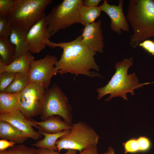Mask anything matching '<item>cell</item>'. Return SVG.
I'll use <instances>...</instances> for the list:
<instances>
[{
    "instance_id": "obj_1",
    "label": "cell",
    "mask_w": 154,
    "mask_h": 154,
    "mask_svg": "<svg viewBox=\"0 0 154 154\" xmlns=\"http://www.w3.org/2000/svg\"><path fill=\"white\" fill-rule=\"evenodd\" d=\"M45 43L49 47H59L63 49L61 58L55 65L58 73L62 74L70 73L76 76L83 74L90 77L101 76L99 74L90 71L92 69L99 70L94 57L96 52L90 49L82 42L81 35L69 42H55L47 39Z\"/></svg>"
},
{
    "instance_id": "obj_2",
    "label": "cell",
    "mask_w": 154,
    "mask_h": 154,
    "mask_svg": "<svg viewBox=\"0 0 154 154\" xmlns=\"http://www.w3.org/2000/svg\"><path fill=\"white\" fill-rule=\"evenodd\" d=\"M126 17L133 31L129 41L132 48L154 37V0H129Z\"/></svg>"
},
{
    "instance_id": "obj_3",
    "label": "cell",
    "mask_w": 154,
    "mask_h": 154,
    "mask_svg": "<svg viewBox=\"0 0 154 154\" xmlns=\"http://www.w3.org/2000/svg\"><path fill=\"white\" fill-rule=\"evenodd\" d=\"M133 63L132 58H125L120 62L115 64L116 71L108 83L104 86L98 88L97 99L99 100L107 94L109 96L105 101L110 100L113 98L120 97L124 99L128 100L126 94L131 93V95L134 94L135 89L142 87L144 85L153 82L141 83L136 76L135 73L128 74L129 68Z\"/></svg>"
},
{
    "instance_id": "obj_4",
    "label": "cell",
    "mask_w": 154,
    "mask_h": 154,
    "mask_svg": "<svg viewBox=\"0 0 154 154\" xmlns=\"http://www.w3.org/2000/svg\"><path fill=\"white\" fill-rule=\"evenodd\" d=\"M51 0H15L14 6L7 17L13 27L27 32L46 16L45 11Z\"/></svg>"
},
{
    "instance_id": "obj_5",
    "label": "cell",
    "mask_w": 154,
    "mask_h": 154,
    "mask_svg": "<svg viewBox=\"0 0 154 154\" xmlns=\"http://www.w3.org/2000/svg\"><path fill=\"white\" fill-rule=\"evenodd\" d=\"M83 0H64L44 18L50 36L60 30L80 23L79 10Z\"/></svg>"
},
{
    "instance_id": "obj_6",
    "label": "cell",
    "mask_w": 154,
    "mask_h": 154,
    "mask_svg": "<svg viewBox=\"0 0 154 154\" xmlns=\"http://www.w3.org/2000/svg\"><path fill=\"white\" fill-rule=\"evenodd\" d=\"M72 126L70 132L56 141L59 152L62 149H73L81 152L98 144L100 137L88 124L80 121L72 124Z\"/></svg>"
},
{
    "instance_id": "obj_7",
    "label": "cell",
    "mask_w": 154,
    "mask_h": 154,
    "mask_svg": "<svg viewBox=\"0 0 154 154\" xmlns=\"http://www.w3.org/2000/svg\"><path fill=\"white\" fill-rule=\"evenodd\" d=\"M72 112V108L68 98L56 84L45 90L40 115L42 121L51 116H58L72 125L73 124Z\"/></svg>"
},
{
    "instance_id": "obj_8",
    "label": "cell",
    "mask_w": 154,
    "mask_h": 154,
    "mask_svg": "<svg viewBox=\"0 0 154 154\" xmlns=\"http://www.w3.org/2000/svg\"><path fill=\"white\" fill-rule=\"evenodd\" d=\"M45 90L41 84L30 82L18 94L20 110L27 118L29 119L40 114L42 102Z\"/></svg>"
},
{
    "instance_id": "obj_9",
    "label": "cell",
    "mask_w": 154,
    "mask_h": 154,
    "mask_svg": "<svg viewBox=\"0 0 154 154\" xmlns=\"http://www.w3.org/2000/svg\"><path fill=\"white\" fill-rule=\"evenodd\" d=\"M57 61L56 56L49 55L40 59L33 60L29 72L30 82L40 84L45 90L48 89L52 78L58 73L54 66Z\"/></svg>"
},
{
    "instance_id": "obj_10",
    "label": "cell",
    "mask_w": 154,
    "mask_h": 154,
    "mask_svg": "<svg viewBox=\"0 0 154 154\" xmlns=\"http://www.w3.org/2000/svg\"><path fill=\"white\" fill-rule=\"evenodd\" d=\"M123 0L119 1L118 4L111 5L108 1L104 0L102 5L99 6L102 11L106 13L110 19V27L111 30L120 35L122 31L128 32L129 31L128 22L124 14Z\"/></svg>"
},
{
    "instance_id": "obj_11",
    "label": "cell",
    "mask_w": 154,
    "mask_h": 154,
    "mask_svg": "<svg viewBox=\"0 0 154 154\" xmlns=\"http://www.w3.org/2000/svg\"><path fill=\"white\" fill-rule=\"evenodd\" d=\"M0 120L7 122L24 132L28 138L34 140L38 139L42 135L36 131L33 127L41 130L40 127L35 125L33 120L26 117L18 110L13 112L0 114Z\"/></svg>"
},
{
    "instance_id": "obj_12",
    "label": "cell",
    "mask_w": 154,
    "mask_h": 154,
    "mask_svg": "<svg viewBox=\"0 0 154 154\" xmlns=\"http://www.w3.org/2000/svg\"><path fill=\"white\" fill-rule=\"evenodd\" d=\"M50 37L44 18L33 26L27 33L26 43L29 51L33 53L40 52L46 46V40Z\"/></svg>"
},
{
    "instance_id": "obj_13",
    "label": "cell",
    "mask_w": 154,
    "mask_h": 154,
    "mask_svg": "<svg viewBox=\"0 0 154 154\" xmlns=\"http://www.w3.org/2000/svg\"><path fill=\"white\" fill-rule=\"evenodd\" d=\"M82 32V42L91 50L102 53L105 46L101 21L86 25Z\"/></svg>"
},
{
    "instance_id": "obj_14",
    "label": "cell",
    "mask_w": 154,
    "mask_h": 154,
    "mask_svg": "<svg viewBox=\"0 0 154 154\" xmlns=\"http://www.w3.org/2000/svg\"><path fill=\"white\" fill-rule=\"evenodd\" d=\"M34 60V57L30 51L16 58L7 65H5L0 60V73L5 72L15 73L29 72L31 64Z\"/></svg>"
},
{
    "instance_id": "obj_15",
    "label": "cell",
    "mask_w": 154,
    "mask_h": 154,
    "mask_svg": "<svg viewBox=\"0 0 154 154\" xmlns=\"http://www.w3.org/2000/svg\"><path fill=\"white\" fill-rule=\"evenodd\" d=\"M34 123L39 126L41 131L49 133H56L64 130H71L72 126L66 121H62L61 117L53 116L44 121H37L33 120Z\"/></svg>"
},
{
    "instance_id": "obj_16",
    "label": "cell",
    "mask_w": 154,
    "mask_h": 154,
    "mask_svg": "<svg viewBox=\"0 0 154 154\" xmlns=\"http://www.w3.org/2000/svg\"><path fill=\"white\" fill-rule=\"evenodd\" d=\"M28 138L23 131L9 123L0 120V138L9 140L16 144L23 143Z\"/></svg>"
},
{
    "instance_id": "obj_17",
    "label": "cell",
    "mask_w": 154,
    "mask_h": 154,
    "mask_svg": "<svg viewBox=\"0 0 154 154\" xmlns=\"http://www.w3.org/2000/svg\"><path fill=\"white\" fill-rule=\"evenodd\" d=\"M27 33V32L19 28L12 27L9 39L16 47L15 59L29 51L26 43Z\"/></svg>"
},
{
    "instance_id": "obj_18",
    "label": "cell",
    "mask_w": 154,
    "mask_h": 154,
    "mask_svg": "<svg viewBox=\"0 0 154 154\" xmlns=\"http://www.w3.org/2000/svg\"><path fill=\"white\" fill-rule=\"evenodd\" d=\"M71 130H64L56 133H49L38 130V132L44 137L41 139L32 144L33 146L39 148H43L58 151L56 145V141L61 137L68 133Z\"/></svg>"
},
{
    "instance_id": "obj_19",
    "label": "cell",
    "mask_w": 154,
    "mask_h": 154,
    "mask_svg": "<svg viewBox=\"0 0 154 154\" xmlns=\"http://www.w3.org/2000/svg\"><path fill=\"white\" fill-rule=\"evenodd\" d=\"M15 45L7 37L0 36V60L6 65L11 63L15 59Z\"/></svg>"
},
{
    "instance_id": "obj_20",
    "label": "cell",
    "mask_w": 154,
    "mask_h": 154,
    "mask_svg": "<svg viewBox=\"0 0 154 154\" xmlns=\"http://www.w3.org/2000/svg\"><path fill=\"white\" fill-rule=\"evenodd\" d=\"M18 94L0 92V114L20 110L18 101Z\"/></svg>"
},
{
    "instance_id": "obj_21",
    "label": "cell",
    "mask_w": 154,
    "mask_h": 154,
    "mask_svg": "<svg viewBox=\"0 0 154 154\" xmlns=\"http://www.w3.org/2000/svg\"><path fill=\"white\" fill-rule=\"evenodd\" d=\"M29 72L16 73L14 79L4 92L19 93L22 91L30 82Z\"/></svg>"
},
{
    "instance_id": "obj_22",
    "label": "cell",
    "mask_w": 154,
    "mask_h": 154,
    "mask_svg": "<svg viewBox=\"0 0 154 154\" xmlns=\"http://www.w3.org/2000/svg\"><path fill=\"white\" fill-rule=\"evenodd\" d=\"M102 11L99 6L90 7L82 5L79 10L80 23L84 26L95 22Z\"/></svg>"
},
{
    "instance_id": "obj_23",
    "label": "cell",
    "mask_w": 154,
    "mask_h": 154,
    "mask_svg": "<svg viewBox=\"0 0 154 154\" xmlns=\"http://www.w3.org/2000/svg\"><path fill=\"white\" fill-rule=\"evenodd\" d=\"M16 73L5 72L0 73V92L5 91L14 79Z\"/></svg>"
},
{
    "instance_id": "obj_24",
    "label": "cell",
    "mask_w": 154,
    "mask_h": 154,
    "mask_svg": "<svg viewBox=\"0 0 154 154\" xmlns=\"http://www.w3.org/2000/svg\"><path fill=\"white\" fill-rule=\"evenodd\" d=\"M9 149L10 154H37L38 149L35 147H28L24 145H14Z\"/></svg>"
},
{
    "instance_id": "obj_25",
    "label": "cell",
    "mask_w": 154,
    "mask_h": 154,
    "mask_svg": "<svg viewBox=\"0 0 154 154\" xmlns=\"http://www.w3.org/2000/svg\"><path fill=\"white\" fill-rule=\"evenodd\" d=\"M12 27L10 24L7 16L0 15V36L10 37Z\"/></svg>"
},
{
    "instance_id": "obj_26",
    "label": "cell",
    "mask_w": 154,
    "mask_h": 154,
    "mask_svg": "<svg viewBox=\"0 0 154 154\" xmlns=\"http://www.w3.org/2000/svg\"><path fill=\"white\" fill-rule=\"evenodd\" d=\"M124 153H135L140 152V147L137 138H132L123 143Z\"/></svg>"
},
{
    "instance_id": "obj_27",
    "label": "cell",
    "mask_w": 154,
    "mask_h": 154,
    "mask_svg": "<svg viewBox=\"0 0 154 154\" xmlns=\"http://www.w3.org/2000/svg\"><path fill=\"white\" fill-rule=\"evenodd\" d=\"M15 0H0V15L7 16L13 9Z\"/></svg>"
},
{
    "instance_id": "obj_28",
    "label": "cell",
    "mask_w": 154,
    "mask_h": 154,
    "mask_svg": "<svg viewBox=\"0 0 154 154\" xmlns=\"http://www.w3.org/2000/svg\"><path fill=\"white\" fill-rule=\"evenodd\" d=\"M139 144L140 152H146L149 151L152 147L150 140L145 136H140L137 138Z\"/></svg>"
},
{
    "instance_id": "obj_29",
    "label": "cell",
    "mask_w": 154,
    "mask_h": 154,
    "mask_svg": "<svg viewBox=\"0 0 154 154\" xmlns=\"http://www.w3.org/2000/svg\"><path fill=\"white\" fill-rule=\"evenodd\" d=\"M138 46L149 53L154 56V41L147 39L140 43Z\"/></svg>"
},
{
    "instance_id": "obj_30",
    "label": "cell",
    "mask_w": 154,
    "mask_h": 154,
    "mask_svg": "<svg viewBox=\"0 0 154 154\" xmlns=\"http://www.w3.org/2000/svg\"><path fill=\"white\" fill-rule=\"evenodd\" d=\"M77 151L73 149H68L64 153L60 154L57 151L48 149L39 148L37 154H77Z\"/></svg>"
},
{
    "instance_id": "obj_31",
    "label": "cell",
    "mask_w": 154,
    "mask_h": 154,
    "mask_svg": "<svg viewBox=\"0 0 154 154\" xmlns=\"http://www.w3.org/2000/svg\"><path fill=\"white\" fill-rule=\"evenodd\" d=\"M16 143L8 140L1 139L0 140V151L5 150L9 147L13 146Z\"/></svg>"
},
{
    "instance_id": "obj_32",
    "label": "cell",
    "mask_w": 154,
    "mask_h": 154,
    "mask_svg": "<svg viewBox=\"0 0 154 154\" xmlns=\"http://www.w3.org/2000/svg\"><path fill=\"white\" fill-rule=\"evenodd\" d=\"M78 154H98L97 145L92 146L83 150Z\"/></svg>"
},
{
    "instance_id": "obj_33",
    "label": "cell",
    "mask_w": 154,
    "mask_h": 154,
    "mask_svg": "<svg viewBox=\"0 0 154 154\" xmlns=\"http://www.w3.org/2000/svg\"><path fill=\"white\" fill-rule=\"evenodd\" d=\"M101 0H85L83 1V5L90 7H97Z\"/></svg>"
},
{
    "instance_id": "obj_34",
    "label": "cell",
    "mask_w": 154,
    "mask_h": 154,
    "mask_svg": "<svg viewBox=\"0 0 154 154\" xmlns=\"http://www.w3.org/2000/svg\"><path fill=\"white\" fill-rule=\"evenodd\" d=\"M102 154H115L114 150L112 147H110L108 150Z\"/></svg>"
},
{
    "instance_id": "obj_35",
    "label": "cell",
    "mask_w": 154,
    "mask_h": 154,
    "mask_svg": "<svg viewBox=\"0 0 154 154\" xmlns=\"http://www.w3.org/2000/svg\"><path fill=\"white\" fill-rule=\"evenodd\" d=\"M10 151L9 149L7 150H4L0 151V154H10Z\"/></svg>"
}]
</instances>
